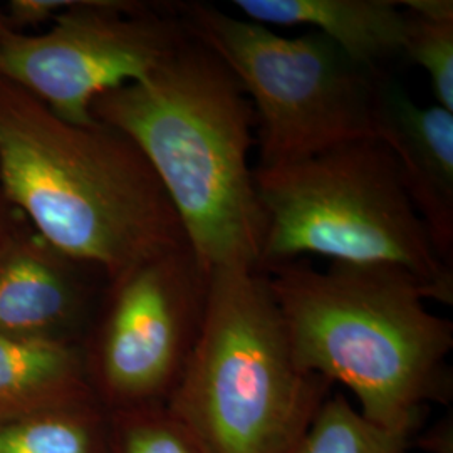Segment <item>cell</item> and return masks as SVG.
Instances as JSON below:
<instances>
[{
    "instance_id": "cell-1",
    "label": "cell",
    "mask_w": 453,
    "mask_h": 453,
    "mask_svg": "<svg viewBox=\"0 0 453 453\" xmlns=\"http://www.w3.org/2000/svg\"><path fill=\"white\" fill-rule=\"evenodd\" d=\"M91 114L143 153L205 267L259 269L265 217L250 166L257 119L213 50L190 34L146 78L97 96Z\"/></svg>"
},
{
    "instance_id": "cell-2",
    "label": "cell",
    "mask_w": 453,
    "mask_h": 453,
    "mask_svg": "<svg viewBox=\"0 0 453 453\" xmlns=\"http://www.w3.org/2000/svg\"><path fill=\"white\" fill-rule=\"evenodd\" d=\"M0 195L67 257L113 280L190 245L158 177L123 133L74 125L0 78Z\"/></svg>"
},
{
    "instance_id": "cell-3",
    "label": "cell",
    "mask_w": 453,
    "mask_h": 453,
    "mask_svg": "<svg viewBox=\"0 0 453 453\" xmlns=\"http://www.w3.org/2000/svg\"><path fill=\"white\" fill-rule=\"evenodd\" d=\"M260 273L299 366L349 389L372 425L415 434L430 406L452 400L453 324L428 309L415 275L387 264L318 271L299 260Z\"/></svg>"
},
{
    "instance_id": "cell-4",
    "label": "cell",
    "mask_w": 453,
    "mask_h": 453,
    "mask_svg": "<svg viewBox=\"0 0 453 453\" xmlns=\"http://www.w3.org/2000/svg\"><path fill=\"white\" fill-rule=\"evenodd\" d=\"M331 387L296 361L267 275L211 269L200 338L166 403L205 453L286 452Z\"/></svg>"
},
{
    "instance_id": "cell-5",
    "label": "cell",
    "mask_w": 453,
    "mask_h": 453,
    "mask_svg": "<svg viewBox=\"0 0 453 453\" xmlns=\"http://www.w3.org/2000/svg\"><path fill=\"white\" fill-rule=\"evenodd\" d=\"M265 217L259 271L321 256L387 264L415 275L430 301L453 303V269L438 259L391 150L361 138L299 162L254 168Z\"/></svg>"
},
{
    "instance_id": "cell-6",
    "label": "cell",
    "mask_w": 453,
    "mask_h": 453,
    "mask_svg": "<svg viewBox=\"0 0 453 453\" xmlns=\"http://www.w3.org/2000/svg\"><path fill=\"white\" fill-rule=\"evenodd\" d=\"M188 33L241 82L257 119L260 162L271 168L376 136L383 78L318 31L282 35L209 4L180 5Z\"/></svg>"
},
{
    "instance_id": "cell-7",
    "label": "cell",
    "mask_w": 453,
    "mask_h": 453,
    "mask_svg": "<svg viewBox=\"0 0 453 453\" xmlns=\"http://www.w3.org/2000/svg\"><path fill=\"white\" fill-rule=\"evenodd\" d=\"M211 269L190 245L108 280L104 311L82 353L89 387L114 411L166 406L205 321Z\"/></svg>"
},
{
    "instance_id": "cell-8",
    "label": "cell",
    "mask_w": 453,
    "mask_h": 453,
    "mask_svg": "<svg viewBox=\"0 0 453 453\" xmlns=\"http://www.w3.org/2000/svg\"><path fill=\"white\" fill-rule=\"evenodd\" d=\"M190 37L179 9L125 0H67L41 33L0 39V78L39 99L61 119L93 125L106 91L140 81Z\"/></svg>"
},
{
    "instance_id": "cell-9",
    "label": "cell",
    "mask_w": 453,
    "mask_h": 453,
    "mask_svg": "<svg viewBox=\"0 0 453 453\" xmlns=\"http://www.w3.org/2000/svg\"><path fill=\"white\" fill-rule=\"evenodd\" d=\"M88 274L99 273L54 249L17 213L0 242V338L73 342L93 294Z\"/></svg>"
},
{
    "instance_id": "cell-10",
    "label": "cell",
    "mask_w": 453,
    "mask_h": 453,
    "mask_svg": "<svg viewBox=\"0 0 453 453\" xmlns=\"http://www.w3.org/2000/svg\"><path fill=\"white\" fill-rule=\"evenodd\" d=\"M376 138L388 146L438 259L453 269V113L421 106L398 82L383 78Z\"/></svg>"
},
{
    "instance_id": "cell-11",
    "label": "cell",
    "mask_w": 453,
    "mask_h": 453,
    "mask_svg": "<svg viewBox=\"0 0 453 453\" xmlns=\"http://www.w3.org/2000/svg\"><path fill=\"white\" fill-rule=\"evenodd\" d=\"M262 26H309L372 73L405 56L408 16L398 0H235Z\"/></svg>"
},
{
    "instance_id": "cell-12",
    "label": "cell",
    "mask_w": 453,
    "mask_h": 453,
    "mask_svg": "<svg viewBox=\"0 0 453 453\" xmlns=\"http://www.w3.org/2000/svg\"><path fill=\"white\" fill-rule=\"evenodd\" d=\"M95 400L74 342L0 338V423Z\"/></svg>"
},
{
    "instance_id": "cell-13",
    "label": "cell",
    "mask_w": 453,
    "mask_h": 453,
    "mask_svg": "<svg viewBox=\"0 0 453 453\" xmlns=\"http://www.w3.org/2000/svg\"><path fill=\"white\" fill-rule=\"evenodd\" d=\"M0 453H110L96 400L0 423Z\"/></svg>"
},
{
    "instance_id": "cell-14",
    "label": "cell",
    "mask_w": 453,
    "mask_h": 453,
    "mask_svg": "<svg viewBox=\"0 0 453 453\" xmlns=\"http://www.w3.org/2000/svg\"><path fill=\"white\" fill-rule=\"evenodd\" d=\"M413 434L385 430L366 420L344 395H329L306 434L284 453H402Z\"/></svg>"
},
{
    "instance_id": "cell-15",
    "label": "cell",
    "mask_w": 453,
    "mask_h": 453,
    "mask_svg": "<svg viewBox=\"0 0 453 453\" xmlns=\"http://www.w3.org/2000/svg\"><path fill=\"white\" fill-rule=\"evenodd\" d=\"M408 16L405 56L426 73L438 106L453 113V2L400 0Z\"/></svg>"
},
{
    "instance_id": "cell-16",
    "label": "cell",
    "mask_w": 453,
    "mask_h": 453,
    "mask_svg": "<svg viewBox=\"0 0 453 453\" xmlns=\"http://www.w3.org/2000/svg\"><path fill=\"white\" fill-rule=\"evenodd\" d=\"M110 453H205L166 406L113 411Z\"/></svg>"
},
{
    "instance_id": "cell-17",
    "label": "cell",
    "mask_w": 453,
    "mask_h": 453,
    "mask_svg": "<svg viewBox=\"0 0 453 453\" xmlns=\"http://www.w3.org/2000/svg\"><path fill=\"white\" fill-rule=\"evenodd\" d=\"M17 213L12 211L4 198H0V242L7 235V232L12 228L16 222Z\"/></svg>"
},
{
    "instance_id": "cell-18",
    "label": "cell",
    "mask_w": 453,
    "mask_h": 453,
    "mask_svg": "<svg viewBox=\"0 0 453 453\" xmlns=\"http://www.w3.org/2000/svg\"><path fill=\"white\" fill-rule=\"evenodd\" d=\"M11 31H12V29H11V24H9L7 16H5V12H4V7H0V39H2L4 35H7Z\"/></svg>"
},
{
    "instance_id": "cell-19",
    "label": "cell",
    "mask_w": 453,
    "mask_h": 453,
    "mask_svg": "<svg viewBox=\"0 0 453 453\" xmlns=\"http://www.w3.org/2000/svg\"><path fill=\"white\" fill-rule=\"evenodd\" d=\"M402 453H410V450H405V452H402Z\"/></svg>"
},
{
    "instance_id": "cell-20",
    "label": "cell",
    "mask_w": 453,
    "mask_h": 453,
    "mask_svg": "<svg viewBox=\"0 0 453 453\" xmlns=\"http://www.w3.org/2000/svg\"><path fill=\"white\" fill-rule=\"evenodd\" d=\"M0 198H2V195H0Z\"/></svg>"
}]
</instances>
